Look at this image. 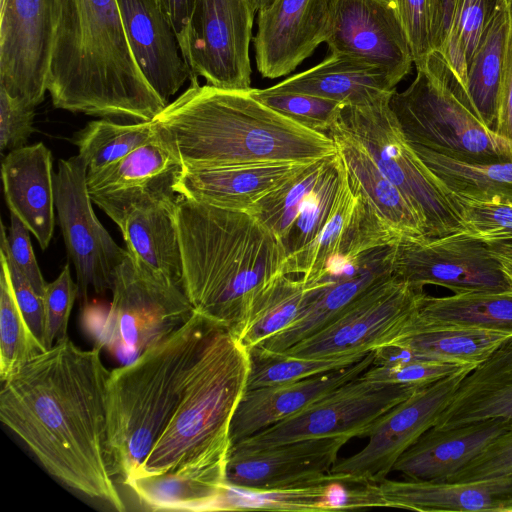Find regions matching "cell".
<instances>
[{
	"label": "cell",
	"mask_w": 512,
	"mask_h": 512,
	"mask_svg": "<svg viewBox=\"0 0 512 512\" xmlns=\"http://www.w3.org/2000/svg\"><path fill=\"white\" fill-rule=\"evenodd\" d=\"M101 348L69 337L2 382L0 420L68 487L125 511L108 444L107 381Z\"/></svg>",
	"instance_id": "obj_1"
},
{
	"label": "cell",
	"mask_w": 512,
	"mask_h": 512,
	"mask_svg": "<svg viewBox=\"0 0 512 512\" xmlns=\"http://www.w3.org/2000/svg\"><path fill=\"white\" fill-rule=\"evenodd\" d=\"M47 91L54 107L131 123L166 106L131 52L117 0H54Z\"/></svg>",
	"instance_id": "obj_2"
},
{
	"label": "cell",
	"mask_w": 512,
	"mask_h": 512,
	"mask_svg": "<svg viewBox=\"0 0 512 512\" xmlns=\"http://www.w3.org/2000/svg\"><path fill=\"white\" fill-rule=\"evenodd\" d=\"M250 89L226 90L192 80L153 119L174 146L184 169L310 163L338 153L328 134L273 110Z\"/></svg>",
	"instance_id": "obj_3"
},
{
	"label": "cell",
	"mask_w": 512,
	"mask_h": 512,
	"mask_svg": "<svg viewBox=\"0 0 512 512\" xmlns=\"http://www.w3.org/2000/svg\"><path fill=\"white\" fill-rule=\"evenodd\" d=\"M183 289L195 311L231 330L249 297L285 273L282 241L247 211L178 194Z\"/></svg>",
	"instance_id": "obj_4"
},
{
	"label": "cell",
	"mask_w": 512,
	"mask_h": 512,
	"mask_svg": "<svg viewBox=\"0 0 512 512\" xmlns=\"http://www.w3.org/2000/svg\"><path fill=\"white\" fill-rule=\"evenodd\" d=\"M220 326L195 311L134 361L110 371L108 444L114 476H133L176 410L191 367Z\"/></svg>",
	"instance_id": "obj_5"
},
{
	"label": "cell",
	"mask_w": 512,
	"mask_h": 512,
	"mask_svg": "<svg viewBox=\"0 0 512 512\" xmlns=\"http://www.w3.org/2000/svg\"><path fill=\"white\" fill-rule=\"evenodd\" d=\"M249 371V350L218 327L191 367L176 410L133 476L163 473L207 455L228 456L231 422Z\"/></svg>",
	"instance_id": "obj_6"
},
{
	"label": "cell",
	"mask_w": 512,
	"mask_h": 512,
	"mask_svg": "<svg viewBox=\"0 0 512 512\" xmlns=\"http://www.w3.org/2000/svg\"><path fill=\"white\" fill-rule=\"evenodd\" d=\"M414 64V81L389 101L408 142L469 163L512 162V142L478 118L442 55Z\"/></svg>",
	"instance_id": "obj_7"
},
{
	"label": "cell",
	"mask_w": 512,
	"mask_h": 512,
	"mask_svg": "<svg viewBox=\"0 0 512 512\" xmlns=\"http://www.w3.org/2000/svg\"><path fill=\"white\" fill-rule=\"evenodd\" d=\"M389 101L360 107L344 106L339 124L421 215L427 237L463 231L452 195L416 154L391 111Z\"/></svg>",
	"instance_id": "obj_8"
},
{
	"label": "cell",
	"mask_w": 512,
	"mask_h": 512,
	"mask_svg": "<svg viewBox=\"0 0 512 512\" xmlns=\"http://www.w3.org/2000/svg\"><path fill=\"white\" fill-rule=\"evenodd\" d=\"M111 291L97 346L106 348L122 365L179 329L195 312L182 287L147 274L129 253L114 272Z\"/></svg>",
	"instance_id": "obj_9"
},
{
	"label": "cell",
	"mask_w": 512,
	"mask_h": 512,
	"mask_svg": "<svg viewBox=\"0 0 512 512\" xmlns=\"http://www.w3.org/2000/svg\"><path fill=\"white\" fill-rule=\"evenodd\" d=\"M425 294L391 276L362 293L326 327L280 353L337 357L386 347L411 324Z\"/></svg>",
	"instance_id": "obj_10"
},
{
	"label": "cell",
	"mask_w": 512,
	"mask_h": 512,
	"mask_svg": "<svg viewBox=\"0 0 512 512\" xmlns=\"http://www.w3.org/2000/svg\"><path fill=\"white\" fill-rule=\"evenodd\" d=\"M254 15L250 0H194L189 23L178 38L190 81L202 77L220 89L251 88Z\"/></svg>",
	"instance_id": "obj_11"
},
{
	"label": "cell",
	"mask_w": 512,
	"mask_h": 512,
	"mask_svg": "<svg viewBox=\"0 0 512 512\" xmlns=\"http://www.w3.org/2000/svg\"><path fill=\"white\" fill-rule=\"evenodd\" d=\"M415 390L404 385L372 382L359 376L296 414L231 447L260 449L309 438L368 437L376 422Z\"/></svg>",
	"instance_id": "obj_12"
},
{
	"label": "cell",
	"mask_w": 512,
	"mask_h": 512,
	"mask_svg": "<svg viewBox=\"0 0 512 512\" xmlns=\"http://www.w3.org/2000/svg\"><path fill=\"white\" fill-rule=\"evenodd\" d=\"M392 274L418 288L454 293L511 292L512 281L488 245L464 231L440 237H402L393 244Z\"/></svg>",
	"instance_id": "obj_13"
},
{
	"label": "cell",
	"mask_w": 512,
	"mask_h": 512,
	"mask_svg": "<svg viewBox=\"0 0 512 512\" xmlns=\"http://www.w3.org/2000/svg\"><path fill=\"white\" fill-rule=\"evenodd\" d=\"M53 179L57 219L75 267L78 299L86 304L89 291L111 290L114 272L128 252L98 220L87 189V167L79 155L60 159Z\"/></svg>",
	"instance_id": "obj_14"
},
{
	"label": "cell",
	"mask_w": 512,
	"mask_h": 512,
	"mask_svg": "<svg viewBox=\"0 0 512 512\" xmlns=\"http://www.w3.org/2000/svg\"><path fill=\"white\" fill-rule=\"evenodd\" d=\"M474 367L417 389L392 407L376 422L359 452L337 460L329 472L333 479L350 484L385 480L400 456L435 425L460 382Z\"/></svg>",
	"instance_id": "obj_15"
},
{
	"label": "cell",
	"mask_w": 512,
	"mask_h": 512,
	"mask_svg": "<svg viewBox=\"0 0 512 512\" xmlns=\"http://www.w3.org/2000/svg\"><path fill=\"white\" fill-rule=\"evenodd\" d=\"M54 26V0H0V88L31 107L47 91Z\"/></svg>",
	"instance_id": "obj_16"
},
{
	"label": "cell",
	"mask_w": 512,
	"mask_h": 512,
	"mask_svg": "<svg viewBox=\"0 0 512 512\" xmlns=\"http://www.w3.org/2000/svg\"><path fill=\"white\" fill-rule=\"evenodd\" d=\"M183 163L161 128L157 137L119 161L87 173V189L96 204L120 229L138 206L175 198Z\"/></svg>",
	"instance_id": "obj_17"
},
{
	"label": "cell",
	"mask_w": 512,
	"mask_h": 512,
	"mask_svg": "<svg viewBox=\"0 0 512 512\" xmlns=\"http://www.w3.org/2000/svg\"><path fill=\"white\" fill-rule=\"evenodd\" d=\"M325 43L384 70L398 84L414 63L411 47L390 0H337Z\"/></svg>",
	"instance_id": "obj_18"
},
{
	"label": "cell",
	"mask_w": 512,
	"mask_h": 512,
	"mask_svg": "<svg viewBox=\"0 0 512 512\" xmlns=\"http://www.w3.org/2000/svg\"><path fill=\"white\" fill-rule=\"evenodd\" d=\"M395 239V233L352 188L341 159V182L329 220L309 247L286 259L285 273L301 274L307 286H314L336 261L392 245Z\"/></svg>",
	"instance_id": "obj_19"
},
{
	"label": "cell",
	"mask_w": 512,
	"mask_h": 512,
	"mask_svg": "<svg viewBox=\"0 0 512 512\" xmlns=\"http://www.w3.org/2000/svg\"><path fill=\"white\" fill-rule=\"evenodd\" d=\"M347 436L296 440L276 446L245 449L231 447L226 483L263 491L323 481L338 460Z\"/></svg>",
	"instance_id": "obj_20"
},
{
	"label": "cell",
	"mask_w": 512,
	"mask_h": 512,
	"mask_svg": "<svg viewBox=\"0 0 512 512\" xmlns=\"http://www.w3.org/2000/svg\"><path fill=\"white\" fill-rule=\"evenodd\" d=\"M336 1L274 0L258 12L253 43L262 77L291 73L326 41Z\"/></svg>",
	"instance_id": "obj_21"
},
{
	"label": "cell",
	"mask_w": 512,
	"mask_h": 512,
	"mask_svg": "<svg viewBox=\"0 0 512 512\" xmlns=\"http://www.w3.org/2000/svg\"><path fill=\"white\" fill-rule=\"evenodd\" d=\"M134 59L154 92L167 105L191 72L176 34L157 0H117Z\"/></svg>",
	"instance_id": "obj_22"
},
{
	"label": "cell",
	"mask_w": 512,
	"mask_h": 512,
	"mask_svg": "<svg viewBox=\"0 0 512 512\" xmlns=\"http://www.w3.org/2000/svg\"><path fill=\"white\" fill-rule=\"evenodd\" d=\"M375 363V351L355 364L294 382L246 389L230 427L231 446L318 401L358 378Z\"/></svg>",
	"instance_id": "obj_23"
},
{
	"label": "cell",
	"mask_w": 512,
	"mask_h": 512,
	"mask_svg": "<svg viewBox=\"0 0 512 512\" xmlns=\"http://www.w3.org/2000/svg\"><path fill=\"white\" fill-rule=\"evenodd\" d=\"M377 507L416 511L512 512V475L471 481L389 480L369 483Z\"/></svg>",
	"instance_id": "obj_24"
},
{
	"label": "cell",
	"mask_w": 512,
	"mask_h": 512,
	"mask_svg": "<svg viewBox=\"0 0 512 512\" xmlns=\"http://www.w3.org/2000/svg\"><path fill=\"white\" fill-rule=\"evenodd\" d=\"M308 164L263 162L184 169L175 185V191L194 201L248 211L262 197L281 186Z\"/></svg>",
	"instance_id": "obj_25"
},
{
	"label": "cell",
	"mask_w": 512,
	"mask_h": 512,
	"mask_svg": "<svg viewBox=\"0 0 512 512\" xmlns=\"http://www.w3.org/2000/svg\"><path fill=\"white\" fill-rule=\"evenodd\" d=\"M4 197L42 249L55 227V195L50 150L42 143L10 151L1 166Z\"/></svg>",
	"instance_id": "obj_26"
},
{
	"label": "cell",
	"mask_w": 512,
	"mask_h": 512,
	"mask_svg": "<svg viewBox=\"0 0 512 512\" xmlns=\"http://www.w3.org/2000/svg\"><path fill=\"white\" fill-rule=\"evenodd\" d=\"M229 456L207 455L163 473L124 481L151 510L213 511L226 485Z\"/></svg>",
	"instance_id": "obj_27"
},
{
	"label": "cell",
	"mask_w": 512,
	"mask_h": 512,
	"mask_svg": "<svg viewBox=\"0 0 512 512\" xmlns=\"http://www.w3.org/2000/svg\"><path fill=\"white\" fill-rule=\"evenodd\" d=\"M511 427L508 421L491 419L431 428L400 456L393 471L413 480H446Z\"/></svg>",
	"instance_id": "obj_28"
},
{
	"label": "cell",
	"mask_w": 512,
	"mask_h": 512,
	"mask_svg": "<svg viewBox=\"0 0 512 512\" xmlns=\"http://www.w3.org/2000/svg\"><path fill=\"white\" fill-rule=\"evenodd\" d=\"M397 84L381 68L342 54L330 53L316 66L269 87L299 92L360 107L390 99Z\"/></svg>",
	"instance_id": "obj_29"
},
{
	"label": "cell",
	"mask_w": 512,
	"mask_h": 512,
	"mask_svg": "<svg viewBox=\"0 0 512 512\" xmlns=\"http://www.w3.org/2000/svg\"><path fill=\"white\" fill-rule=\"evenodd\" d=\"M177 199L178 196L133 208L120 231L127 252L141 270L183 288Z\"/></svg>",
	"instance_id": "obj_30"
},
{
	"label": "cell",
	"mask_w": 512,
	"mask_h": 512,
	"mask_svg": "<svg viewBox=\"0 0 512 512\" xmlns=\"http://www.w3.org/2000/svg\"><path fill=\"white\" fill-rule=\"evenodd\" d=\"M491 419L512 423V338L463 378L432 428Z\"/></svg>",
	"instance_id": "obj_31"
},
{
	"label": "cell",
	"mask_w": 512,
	"mask_h": 512,
	"mask_svg": "<svg viewBox=\"0 0 512 512\" xmlns=\"http://www.w3.org/2000/svg\"><path fill=\"white\" fill-rule=\"evenodd\" d=\"M328 135L336 144L352 188L363 201L399 236H427L421 215L350 133L338 122Z\"/></svg>",
	"instance_id": "obj_32"
},
{
	"label": "cell",
	"mask_w": 512,
	"mask_h": 512,
	"mask_svg": "<svg viewBox=\"0 0 512 512\" xmlns=\"http://www.w3.org/2000/svg\"><path fill=\"white\" fill-rule=\"evenodd\" d=\"M392 251L393 244L384 246L360 272L320 285L294 321L253 349L266 354L280 353L326 327L362 293L393 276Z\"/></svg>",
	"instance_id": "obj_33"
},
{
	"label": "cell",
	"mask_w": 512,
	"mask_h": 512,
	"mask_svg": "<svg viewBox=\"0 0 512 512\" xmlns=\"http://www.w3.org/2000/svg\"><path fill=\"white\" fill-rule=\"evenodd\" d=\"M319 286L307 287L301 278L280 275L249 297L240 320L229 331L250 351L294 321Z\"/></svg>",
	"instance_id": "obj_34"
},
{
	"label": "cell",
	"mask_w": 512,
	"mask_h": 512,
	"mask_svg": "<svg viewBox=\"0 0 512 512\" xmlns=\"http://www.w3.org/2000/svg\"><path fill=\"white\" fill-rule=\"evenodd\" d=\"M435 327H462L512 333V291H470L443 297L425 294L415 318L403 334Z\"/></svg>",
	"instance_id": "obj_35"
},
{
	"label": "cell",
	"mask_w": 512,
	"mask_h": 512,
	"mask_svg": "<svg viewBox=\"0 0 512 512\" xmlns=\"http://www.w3.org/2000/svg\"><path fill=\"white\" fill-rule=\"evenodd\" d=\"M329 477L323 481L282 489L254 491L226 483L213 511L273 510L332 511L353 508V488Z\"/></svg>",
	"instance_id": "obj_36"
},
{
	"label": "cell",
	"mask_w": 512,
	"mask_h": 512,
	"mask_svg": "<svg viewBox=\"0 0 512 512\" xmlns=\"http://www.w3.org/2000/svg\"><path fill=\"white\" fill-rule=\"evenodd\" d=\"M509 0H494L478 45L469 60L467 93L478 118L493 130L504 61Z\"/></svg>",
	"instance_id": "obj_37"
},
{
	"label": "cell",
	"mask_w": 512,
	"mask_h": 512,
	"mask_svg": "<svg viewBox=\"0 0 512 512\" xmlns=\"http://www.w3.org/2000/svg\"><path fill=\"white\" fill-rule=\"evenodd\" d=\"M411 146L453 198L512 202V162L469 163Z\"/></svg>",
	"instance_id": "obj_38"
},
{
	"label": "cell",
	"mask_w": 512,
	"mask_h": 512,
	"mask_svg": "<svg viewBox=\"0 0 512 512\" xmlns=\"http://www.w3.org/2000/svg\"><path fill=\"white\" fill-rule=\"evenodd\" d=\"M511 338L512 333L505 331L435 327L409 331L386 347L435 360L478 365Z\"/></svg>",
	"instance_id": "obj_39"
},
{
	"label": "cell",
	"mask_w": 512,
	"mask_h": 512,
	"mask_svg": "<svg viewBox=\"0 0 512 512\" xmlns=\"http://www.w3.org/2000/svg\"><path fill=\"white\" fill-rule=\"evenodd\" d=\"M160 133L155 120L118 123L103 118L89 122L73 138L87 173L96 172L124 158Z\"/></svg>",
	"instance_id": "obj_40"
},
{
	"label": "cell",
	"mask_w": 512,
	"mask_h": 512,
	"mask_svg": "<svg viewBox=\"0 0 512 512\" xmlns=\"http://www.w3.org/2000/svg\"><path fill=\"white\" fill-rule=\"evenodd\" d=\"M0 267V378L3 382L47 349L33 334L19 309L2 256Z\"/></svg>",
	"instance_id": "obj_41"
},
{
	"label": "cell",
	"mask_w": 512,
	"mask_h": 512,
	"mask_svg": "<svg viewBox=\"0 0 512 512\" xmlns=\"http://www.w3.org/2000/svg\"><path fill=\"white\" fill-rule=\"evenodd\" d=\"M329 157L309 163L262 197L247 212L282 241L322 175Z\"/></svg>",
	"instance_id": "obj_42"
},
{
	"label": "cell",
	"mask_w": 512,
	"mask_h": 512,
	"mask_svg": "<svg viewBox=\"0 0 512 512\" xmlns=\"http://www.w3.org/2000/svg\"><path fill=\"white\" fill-rule=\"evenodd\" d=\"M341 182V158L329 157L325 169L306 199L282 243L286 259L309 247L320 235L334 208Z\"/></svg>",
	"instance_id": "obj_43"
},
{
	"label": "cell",
	"mask_w": 512,
	"mask_h": 512,
	"mask_svg": "<svg viewBox=\"0 0 512 512\" xmlns=\"http://www.w3.org/2000/svg\"><path fill=\"white\" fill-rule=\"evenodd\" d=\"M375 351V363L360 377L379 383L423 388L472 364H459L416 356L409 352L383 347Z\"/></svg>",
	"instance_id": "obj_44"
},
{
	"label": "cell",
	"mask_w": 512,
	"mask_h": 512,
	"mask_svg": "<svg viewBox=\"0 0 512 512\" xmlns=\"http://www.w3.org/2000/svg\"><path fill=\"white\" fill-rule=\"evenodd\" d=\"M250 371L246 389L294 382L351 366L367 354L337 357H294L250 350Z\"/></svg>",
	"instance_id": "obj_45"
},
{
	"label": "cell",
	"mask_w": 512,
	"mask_h": 512,
	"mask_svg": "<svg viewBox=\"0 0 512 512\" xmlns=\"http://www.w3.org/2000/svg\"><path fill=\"white\" fill-rule=\"evenodd\" d=\"M259 101L311 130L326 133L339 122L344 105L323 97L299 93L277 92L268 88L250 89Z\"/></svg>",
	"instance_id": "obj_46"
},
{
	"label": "cell",
	"mask_w": 512,
	"mask_h": 512,
	"mask_svg": "<svg viewBox=\"0 0 512 512\" xmlns=\"http://www.w3.org/2000/svg\"><path fill=\"white\" fill-rule=\"evenodd\" d=\"M405 29L414 63L436 51L443 38L442 0H390Z\"/></svg>",
	"instance_id": "obj_47"
},
{
	"label": "cell",
	"mask_w": 512,
	"mask_h": 512,
	"mask_svg": "<svg viewBox=\"0 0 512 512\" xmlns=\"http://www.w3.org/2000/svg\"><path fill=\"white\" fill-rule=\"evenodd\" d=\"M462 229L489 244L512 241V202H476L453 198Z\"/></svg>",
	"instance_id": "obj_48"
},
{
	"label": "cell",
	"mask_w": 512,
	"mask_h": 512,
	"mask_svg": "<svg viewBox=\"0 0 512 512\" xmlns=\"http://www.w3.org/2000/svg\"><path fill=\"white\" fill-rule=\"evenodd\" d=\"M45 304V346L49 350L55 343L67 338L68 322L73 304L78 298V286L72 280L69 264L58 277L46 284Z\"/></svg>",
	"instance_id": "obj_49"
},
{
	"label": "cell",
	"mask_w": 512,
	"mask_h": 512,
	"mask_svg": "<svg viewBox=\"0 0 512 512\" xmlns=\"http://www.w3.org/2000/svg\"><path fill=\"white\" fill-rule=\"evenodd\" d=\"M29 230L12 213L8 230L2 224L0 251L27 278L36 293L44 297L46 282L42 276L31 244Z\"/></svg>",
	"instance_id": "obj_50"
},
{
	"label": "cell",
	"mask_w": 512,
	"mask_h": 512,
	"mask_svg": "<svg viewBox=\"0 0 512 512\" xmlns=\"http://www.w3.org/2000/svg\"><path fill=\"white\" fill-rule=\"evenodd\" d=\"M512 475V427L446 480L471 481Z\"/></svg>",
	"instance_id": "obj_51"
},
{
	"label": "cell",
	"mask_w": 512,
	"mask_h": 512,
	"mask_svg": "<svg viewBox=\"0 0 512 512\" xmlns=\"http://www.w3.org/2000/svg\"><path fill=\"white\" fill-rule=\"evenodd\" d=\"M34 108L11 97L0 88V149L12 151L25 146L33 132Z\"/></svg>",
	"instance_id": "obj_52"
},
{
	"label": "cell",
	"mask_w": 512,
	"mask_h": 512,
	"mask_svg": "<svg viewBox=\"0 0 512 512\" xmlns=\"http://www.w3.org/2000/svg\"><path fill=\"white\" fill-rule=\"evenodd\" d=\"M0 256L8 266L14 295L23 317L36 338L45 346L44 298L36 293L27 278L1 251Z\"/></svg>",
	"instance_id": "obj_53"
},
{
	"label": "cell",
	"mask_w": 512,
	"mask_h": 512,
	"mask_svg": "<svg viewBox=\"0 0 512 512\" xmlns=\"http://www.w3.org/2000/svg\"><path fill=\"white\" fill-rule=\"evenodd\" d=\"M493 130L512 142V0H509L504 61L500 75Z\"/></svg>",
	"instance_id": "obj_54"
},
{
	"label": "cell",
	"mask_w": 512,
	"mask_h": 512,
	"mask_svg": "<svg viewBox=\"0 0 512 512\" xmlns=\"http://www.w3.org/2000/svg\"><path fill=\"white\" fill-rule=\"evenodd\" d=\"M493 2L494 0H461L450 25L457 28L469 60L478 45Z\"/></svg>",
	"instance_id": "obj_55"
},
{
	"label": "cell",
	"mask_w": 512,
	"mask_h": 512,
	"mask_svg": "<svg viewBox=\"0 0 512 512\" xmlns=\"http://www.w3.org/2000/svg\"><path fill=\"white\" fill-rule=\"evenodd\" d=\"M436 51L442 55L449 69L467 93L469 59L466 46L454 25L445 32Z\"/></svg>",
	"instance_id": "obj_56"
},
{
	"label": "cell",
	"mask_w": 512,
	"mask_h": 512,
	"mask_svg": "<svg viewBox=\"0 0 512 512\" xmlns=\"http://www.w3.org/2000/svg\"><path fill=\"white\" fill-rule=\"evenodd\" d=\"M157 2L178 40L189 23L194 0H157Z\"/></svg>",
	"instance_id": "obj_57"
},
{
	"label": "cell",
	"mask_w": 512,
	"mask_h": 512,
	"mask_svg": "<svg viewBox=\"0 0 512 512\" xmlns=\"http://www.w3.org/2000/svg\"><path fill=\"white\" fill-rule=\"evenodd\" d=\"M461 0H442L443 5V36L451 25ZM443 39V38H442Z\"/></svg>",
	"instance_id": "obj_58"
},
{
	"label": "cell",
	"mask_w": 512,
	"mask_h": 512,
	"mask_svg": "<svg viewBox=\"0 0 512 512\" xmlns=\"http://www.w3.org/2000/svg\"><path fill=\"white\" fill-rule=\"evenodd\" d=\"M491 253L498 259L512 261V241L487 244Z\"/></svg>",
	"instance_id": "obj_59"
},
{
	"label": "cell",
	"mask_w": 512,
	"mask_h": 512,
	"mask_svg": "<svg viewBox=\"0 0 512 512\" xmlns=\"http://www.w3.org/2000/svg\"><path fill=\"white\" fill-rule=\"evenodd\" d=\"M274 0H250L254 13H258L267 6H269Z\"/></svg>",
	"instance_id": "obj_60"
},
{
	"label": "cell",
	"mask_w": 512,
	"mask_h": 512,
	"mask_svg": "<svg viewBox=\"0 0 512 512\" xmlns=\"http://www.w3.org/2000/svg\"><path fill=\"white\" fill-rule=\"evenodd\" d=\"M499 260L502 264L504 271L507 273V275L509 276V278L512 281V261H508V260H504V259H499Z\"/></svg>",
	"instance_id": "obj_61"
}]
</instances>
